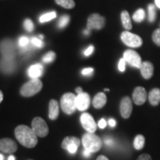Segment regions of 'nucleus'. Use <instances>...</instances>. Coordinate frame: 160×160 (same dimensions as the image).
I'll use <instances>...</instances> for the list:
<instances>
[{
	"label": "nucleus",
	"instance_id": "393cba45",
	"mask_svg": "<svg viewBox=\"0 0 160 160\" xmlns=\"http://www.w3.org/2000/svg\"><path fill=\"white\" fill-rule=\"evenodd\" d=\"M145 18V12L142 8L138 9L137 11L133 13V19L136 22H142Z\"/></svg>",
	"mask_w": 160,
	"mask_h": 160
},
{
	"label": "nucleus",
	"instance_id": "5701e85b",
	"mask_svg": "<svg viewBox=\"0 0 160 160\" xmlns=\"http://www.w3.org/2000/svg\"><path fill=\"white\" fill-rule=\"evenodd\" d=\"M145 137L142 135H137L135 137L134 141H133V146H134L135 149L141 150L143 148L144 145H145Z\"/></svg>",
	"mask_w": 160,
	"mask_h": 160
},
{
	"label": "nucleus",
	"instance_id": "ea45409f",
	"mask_svg": "<svg viewBox=\"0 0 160 160\" xmlns=\"http://www.w3.org/2000/svg\"><path fill=\"white\" fill-rule=\"evenodd\" d=\"M82 153H83V156H84V157H86V158H88V157H91V152L88 151H87V150H85V149H84V150H83Z\"/></svg>",
	"mask_w": 160,
	"mask_h": 160
},
{
	"label": "nucleus",
	"instance_id": "0eeeda50",
	"mask_svg": "<svg viewBox=\"0 0 160 160\" xmlns=\"http://www.w3.org/2000/svg\"><path fill=\"white\" fill-rule=\"evenodd\" d=\"M0 51L4 58L14 59L16 55V45L14 42L9 39L3 40L0 44Z\"/></svg>",
	"mask_w": 160,
	"mask_h": 160
},
{
	"label": "nucleus",
	"instance_id": "9b49d317",
	"mask_svg": "<svg viewBox=\"0 0 160 160\" xmlns=\"http://www.w3.org/2000/svg\"><path fill=\"white\" fill-rule=\"evenodd\" d=\"M80 122L84 129L88 133H94L97 131V124H96L93 117L88 113H83L80 117Z\"/></svg>",
	"mask_w": 160,
	"mask_h": 160
},
{
	"label": "nucleus",
	"instance_id": "c756f323",
	"mask_svg": "<svg viewBox=\"0 0 160 160\" xmlns=\"http://www.w3.org/2000/svg\"><path fill=\"white\" fill-rule=\"evenodd\" d=\"M24 28L28 32H32L34 29V25H33V22H32L31 19H26L25 21H24Z\"/></svg>",
	"mask_w": 160,
	"mask_h": 160
},
{
	"label": "nucleus",
	"instance_id": "f8f14e48",
	"mask_svg": "<svg viewBox=\"0 0 160 160\" xmlns=\"http://www.w3.org/2000/svg\"><path fill=\"white\" fill-rule=\"evenodd\" d=\"M119 110L121 116L124 119H128L131 117L132 110H133V105H132V101L128 97H124L121 100Z\"/></svg>",
	"mask_w": 160,
	"mask_h": 160
},
{
	"label": "nucleus",
	"instance_id": "4c0bfd02",
	"mask_svg": "<svg viewBox=\"0 0 160 160\" xmlns=\"http://www.w3.org/2000/svg\"><path fill=\"white\" fill-rule=\"evenodd\" d=\"M104 141H105V145H108V146L112 145L113 143V140L111 137H105V139H104Z\"/></svg>",
	"mask_w": 160,
	"mask_h": 160
},
{
	"label": "nucleus",
	"instance_id": "de8ad7c7",
	"mask_svg": "<svg viewBox=\"0 0 160 160\" xmlns=\"http://www.w3.org/2000/svg\"><path fill=\"white\" fill-rule=\"evenodd\" d=\"M8 160H15V157L13 156H10L8 158Z\"/></svg>",
	"mask_w": 160,
	"mask_h": 160
},
{
	"label": "nucleus",
	"instance_id": "a211bd4d",
	"mask_svg": "<svg viewBox=\"0 0 160 160\" xmlns=\"http://www.w3.org/2000/svg\"><path fill=\"white\" fill-rule=\"evenodd\" d=\"M1 69L5 73H9L14 71L15 62L14 59L11 58H3L1 61Z\"/></svg>",
	"mask_w": 160,
	"mask_h": 160
},
{
	"label": "nucleus",
	"instance_id": "a18cd8bd",
	"mask_svg": "<svg viewBox=\"0 0 160 160\" xmlns=\"http://www.w3.org/2000/svg\"><path fill=\"white\" fill-rule=\"evenodd\" d=\"M155 4L159 8H160V0H155Z\"/></svg>",
	"mask_w": 160,
	"mask_h": 160
},
{
	"label": "nucleus",
	"instance_id": "49530a36",
	"mask_svg": "<svg viewBox=\"0 0 160 160\" xmlns=\"http://www.w3.org/2000/svg\"><path fill=\"white\" fill-rule=\"evenodd\" d=\"M2 99H3V93H2V92L0 91V102L2 101Z\"/></svg>",
	"mask_w": 160,
	"mask_h": 160
},
{
	"label": "nucleus",
	"instance_id": "8fccbe9b",
	"mask_svg": "<svg viewBox=\"0 0 160 160\" xmlns=\"http://www.w3.org/2000/svg\"><path fill=\"white\" fill-rule=\"evenodd\" d=\"M0 160H4V157L2 154H0Z\"/></svg>",
	"mask_w": 160,
	"mask_h": 160
},
{
	"label": "nucleus",
	"instance_id": "79ce46f5",
	"mask_svg": "<svg viewBox=\"0 0 160 160\" xmlns=\"http://www.w3.org/2000/svg\"><path fill=\"white\" fill-rule=\"evenodd\" d=\"M97 160H109V159H108L106 157H105V156L101 155V156H99V157H98Z\"/></svg>",
	"mask_w": 160,
	"mask_h": 160
},
{
	"label": "nucleus",
	"instance_id": "412c9836",
	"mask_svg": "<svg viewBox=\"0 0 160 160\" xmlns=\"http://www.w3.org/2000/svg\"><path fill=\"white\" fill-rule=\"evenodd\" d=\"M148 100L151 105L153 106H157L159 105L160 103V89H152L148 94Z\"/></svg>",
	"mask_w": 160,
	"mask_h": 160
},
{
	"label": "nucleus",
	"instance_id": "a19ab883",
	"mask_svg": "<svg viewBox=\"0 0 160 160\" xmlns=\"http://www.w3.org/2000/svg\"><path fill=\"white\" fill-rule=\"evenodd\" d=\"M109 125L111 127H115L116 125V121L114 119H111L109 120Z\"/></svg>",
	"mask_w": 160,
	"mask_h": 160
},
{
	"label": "nucleus",
	"instance_id": "aec40b11",
	"mask_svg": "<svg viewBox=\"0 0 160 160\" xmlns=\"http://www.w3.org/2000/svg\"><path fill=\"white\" fill-rule=\"evenodd\" d=\"M107 102V97L105 93H99L95 96L93 99V105L95 108L99 109L104 107Z\"/></svg>",
	"mask_w": 160,
	"mask_h": 160
},
{
	"label": "nucleus",
	"instance_id": "cd10ccee",
	"mask_svg": "<svg viewBox=\"0 0 160 160\" xmlns=\"http://www.w3.org/2000/svg\"><path fill=\"white\" fill-rule=\"evenodd\" d=\"M70 22V17L68 15H63L60 17L58 21V28L60 29L64 28L66 26L68 25Z\"/></svg>",
	"mask_w": 160,
	"mask_h": 160
},
{
	"label": "nucleus",
	"instance_id": "e433bc0d",
	"mask_svg": "<svg viewBox=\"0 0 160 160\" xmlns=\"http://www.w3.org/2000/svg\"><path fill=\"white\" fill-rule=\"evenodd\" d=\"M137 160H152V158L149 154L143 153V154L140 155Z\"/></svg>",
	"mask_w": 160,
	"mask_h": 160
},
{
	"label": "nucleus",
	"instance_id": "4468645a",
	"mask_svg": "<svg viewBox=\"0 0 160 160\" xmlns=\"http://www.w3.org/2000/svg\"><path fill=\"white\" fill-rule=\"evenodd\" d=\"M0 151L5 153H13L17 151V145L11 139H0Z\"/></svg>",
	"mask_w": 160,
	"mask_h": 160
},
{
	"label": "nucleus",
	"instance_id": "09e8293b",
	"mask_svg": "<svg viewBox=\"0 0 160 160\" xmlns=\"http://www.w3.org/2000/svg\"><path fill=\"white\" fill-rule=\"evenodd\" d=\"M39 39H41L42 40H43V39H44V37L42 35H39Z\"/></svg>",
	"mask_w": 160,
	"mask_h": 160
},
{
	"label": "nucleus",
	"instance_id": "6ab92c4d",
	"mask_svg": "<svg viewBox=\"0 0 160 160\" xmlns=\"http://www.w3.org/2000/svg\"><path fill=\"white\" fill-rule=\"evenodd\" d=\"M48 117L52 120L57 119L59 117V105L55 99H51L49 102Z\"/></svg>",
	"mask_w": 160,
	"mask_h": 160
},
{
	"label": "nucleus",
	"instance_id": "f3484780",
	"mask_svg": "<svg viewBox=\"0 0 160 160\" xmlns=\"http://www.w3.org/2000/svg\"><path fill=\"white\" fill-rule=\"evenodd\" d=\"M44 67L41 64H35L30 66L28 69V74L31 79H39L42 75Z\"/></svg>",
	"mask_w": 160,
	"mask_h": 160
},
{
	"label": "nucleus",
	"instance_id": "4be33fe9",
	"mask_svg": "<svg viewBox=\"0 0 160 160\" xmlns=\"http://www.w3.org/2000/svg\"><path fill=\"white\" fill-rule=\"evenodd\" d=\"M121 20H122V25L123 27L125 28V29L129 31V30H131L132 28L131 20V17H130L128 12L126 11H123L122 12Z\"/></svg>",
	"mask_w": 160,
	"mask_h": 160
},
{
	"label": "nucleus",
	"instance_id": "1a4fd4ad",
	"mask_svg": "<svg viewBox=\"0 0 160 160\" xmlns=\"http://www.w3.org/2000/svg\"><path fill=\"white\" fill-rule=\"evenodd\" d=\"M105 25V19L101 15L98 13H93L91 14L88 19L87 29L89 31L95 29V30H101L103 28Z\"/></svg>",
	"mask_w": 160,
	"mask_h": 160
},
{
	"label": "nucleus",
	"instance_id": "dca6fc26",
	"mask_svg": "<svg viewBox=\"0 0 160 160\" xmlns=\"http://www.w3.org/2000/svg\"><path fill=\"white\" fill-rule=\"evenodd\" d=\"M153 70H154V68H153V64L148 61L143 62L140 68L141 74L145 79H151L152 76L153 75Z\"/></svg>",
	"mask_w": 160,
	"mask_h": 160
},
{
	"label": "nucleus",
	"instance_id": "37998d69",
	"mask_svg": "<svg viewBox=\"0 0 160 160\" xmlns=\"http://www.w3.org/2000/svg\"><path fill=\"white\" fill-rule=\"evenodd\" d=\"M76 92L78 93V94H79V93H82V88L80 87H78L77 88V89H76Z\"/></svg>",
	"mask_w": 160,
	"mask_h": 160
},
{
	"label": "nucleus",
	"instance_id": "f257e3e1",
	"mask_svg": "<svg viewBox=\"0 0 160 160\" xmlns=\"http://www.w3.org/2000/svg\"><path fill=\"white\" fill-rule=\"evenodd\" d=\"M14 133L18 142L28 148H32L37 145L38 142L37 136L33 129L28 126L19 125L16 128Z\"/></svg>",
	"mask_w": 160,
	"mask_h": 160
},
{
	"label": "nucleus",
	"instance_id": "9d476101",
	"mask_svg": "<svg viewBox=\"0 0 160 160\" xmlns=\"http://www.w3.org/2000/svg\"><path fill=\"white\" fill-rule=\"evenodd\" d=\"M80 139L75 137H65L62 143V148L67 150L71 154H74L80 145Z\"/></svg>",
	"mask_w": 160,
	"mask_h": 160
},
{
	"label": "nucleus",
	"instance_id": "423d86ee",
	"mask_svg": "<svg viewBox=\"0 0 160 160\" xmlns=\"http://www.w3.org/2000/svg\"><path fill=\"white\" fill-rule=\"evenodd\" d=\"M121 39L122 42L128 47L139 48L142 45V39L137 34H133L128 31H124L121 34Z\"/></svg>",
	"mask_w": 160,
	"mask_h": 160
},
{
	"label": "nucleus",
	"instance_id": "7ed1b4c3",
	"mask_svg": "<svg viewBox=\"0 0 160 160\" xmlns=\"http://www.w3.org/2000/svg\"><path fill=\"white\" fill-rule=\"evenodd\" d=\"M42 88V82L39 79H31L22 86L20 93L22 97H30L34 96Z\"/></svg>",
	"mask_w": 160,
	"mask_h": 160
},
{
	"label": "nucleus",
	"instance_id": "f03ea898",
	"mask_svg": "<svg viewBox=\"0 0 160 160\" xmlns=\"http://www.w3.org/2000/svg\"><path fill=\"white\" fill-rule=\"evenodd\" d=\"M82 143L84 149L87 150L91 153H96L101 149L102 142L100 138L94 134V133H87L82 138Z\"/></svg>",
	"mask_w": 160,
	"mask_h": 160
},
{
	"label": "nucleus",
	"instance_id": "2eb2a0df",
	"mask_svg": "<svg viewBox=\"0 0 160 160\" xmlns=\"http://www.w3.org/2000/svg\"><path fill=\"white\" fill-rule=\"evenodd\" d=\"M148 98L146 90L143 87H137L133 93V101L136 105H142L145 102Z\"/></svg>",
	"mask_w": 160,
	"mask_h": 160
},
{
	"label": "nucleus",
	"instance_id": "20e7f679",
	"mask_svg": "<svg viewBox=\"0 0 160 160\" xmlns=\"http://www.w3.org/2000/svg\"><path fill=\"white\" fill-rule=\"evenodd\" d=\"M76 96L72 93H65L61 98L62 110L66 114L71 115L77 109V105H76Z\"/></svg>",
	"mask_w": 160,
	"mask_h": 160
},
{
	"label": "nucleus",
	"instance_id": "c85d7f7f",
	"mask_svg": "<svg viewBox=\"0 0 160 160\" xmlns=\"http://www.w3.org/2000/svg\"><path fill=\"white\" fill-rule=\"evenodd\" d=\"M56 59V53L53 51H50L42 58V61L45 63H51Z\"/></svg>",
	"mask_w": 160,
	"mask_h": 160
},
{
	"label": "nucleus",
	"instance_id": "7c9ffc66",
	"mask_svg": "<svg viewBox=\"0 0 160 160\" xmlns=\"http://www.w3.org/2000/svg\"><path fill=\"white\" fill-rule=\"evenodd\" d=\"M31 44L33 46H36L37 48H42L43 47L44 44L43 40H42L41 39H39V37H33L31 38Z\"/></svg>",
	"mask_w": 160,
	"mask_h": 160
},
{
	"label": "nucleus",
	"instance_id": "72a5a7b5",
	"mask_svg": "<svg viewBox=\"0 0 160 160\" xmlns=\"http://www.w3.org/2000/svg\"><path fill=\"white\" fill-rule=\"evenodd\" d=\"M125 65H126V62L125 60L123 59H121L119 62V65H118V68H119V71L121 72H124L125 70Z\"/></svg>",
	"mask_w": 160,
	"mask_h": 160
},
{
	"label": "nucleus",
	"instance_id": "39448f33",
	"mask_svg": "<svg viewBox=\"0 0 160 160\" xmlns=\"http://www.w3.org/2000/svg\"><path fill=\"white\" fill-rule=\"evenodd\" d=\"M31 125L32 129L37 137H45L48 134V126L42 118L35 117L32 121Z\"/></svg>",
	"mask_w": 160,
	"mask_h": 160
},
{
	"label": "nucleus",
	"instance_id": "f704fd0d",
	"mask_svg": "<svg viewBox=\"0 0 160 160\" xmlns=\"http://www.w3.org/2000/svg\"><path fill=\"white\" fill-rule=\"evenodd\" d=\"M93 51H94V47H93V45H91L89 46L88 48H86L85 50V51H84V55L85 56V57H89V56H91L92 53H93Z\"/></svg>",
	"mask_w": 160,
	"mask_h": 160
},
{
	"label": "nucleus",
	"instance_id": "a878e982",
	"mask_svg": "<svg viewBox=\"0 0 160 160\" xmlns=\"http://www.w3.org/2000/svg\"><path fill=\"white\" fill-rule=\"evenodd\" d=\"M56 17H57V13L55 11H51L49 12V13L42 15L39 18V22L41 23H44L46 22H48L51 19H55Z\"/></svg>",
	"mask_w": 160,
	"mask_h": 160
},
{
	"label": "nucleus",
	"instance_id": "c03bdc74",
	"mask_svg": "<svg viewBox=\"0 0 160 160\" xmlns=\"http://www.w3.org/2000/svg\"><path fill=\"white\" fill-rule=\"evenodd\" d=\"M90 31H89L88 29H86V30H85V31H84V35H86V36H88V35H89L90 34Z\"/></svg>",
	"mask_w": 160,
	"mask_h": 160
},
{
	"label": "nucleus",
	"instance_id": "bb28decb",
	"mask_svg": "<svg viewBox=\"0 0 160 160\" xmlns=\"http://www.w3.org/2000/svg\"><path fill=\"white\" fill-rule=\"evenodd\" d=\"M148 20L150 22H153L155 21L156 17H157V12H156L155 6L152 4H150L148 7Z\"/></svg>",
	"mask_w": 160,
	"mask_h": 160
},
{
	"label": "nucleus",
	"instance_id": "ddd939ff",
	"mask_svg": "<svg viewBox=\"0 0 160 160\" xmlns=\"http://www.w3.org/2000/svg\"><path fill=\"white\" fill-rule=\"evenodd\" d=\"M91 103V98L87 93H79L76 97V105L77 108L80 111H85L89 108Z\"/></svg>",
	"mask_w": 160,
	"mask_h": 160
},
{
	"label": "nucleus",
	"instance_id": "58836bf2",
	"mask_svg": "<svg viewBox=\"0 0 160 160\" xmlns=\"http://www.w3.org/2000/svg\"><path fill=\"white\" fill-rule=\"evenodd\" d=\"M106 125H107V124H106V121L104 119H102L101 120H99V123H98V125H99V127L102 129L105 128L106 127Z\"/></svg>",
	"mask_w": 160,
	"mask_h": 160
},
{
	"label": "nucleus",
	"instance_id": "2f4dec72",
	"mask_svg": "<svg viewBox=\"0 0 160 160\" xmlns=\"http://www.w3.org/2000/svg\"><path fill=\"white\" fill-rule=\"evenodd\" d=\"M19 47L21 48V49L25 48L27 47L28 45H29L30 40L29 38L28 37H25V36H23V37H21L19 39Z\"/></svg>",
	"mask_w": 160,
	"mask_h": 160
},
{
	"label": "nucleus",
	"instance_id": "c9c22d12",
	"mask_svg": "<svg viewBox=\"0 0 160 160\" xmlns=\"http://www.w3.org/2000/svg\"><path fill=\"white\" fill-rule=\"evenodd\" d=\"M93 73V68H87L82 71V74L84 76H91Z\"/></svg>",
	"mask_w": 160,
	"mask_h": 160
},
{
	"label": "nucleus",
	"instance_id": "b1692460",
	"mask_svg": "<svg viewBox=\"0 0 160 160\" xmlns=\"http://www.w3.org/2000/svg\"><path fill=\"white\" fill-rule=\"evenodd\" d=\"M56 3L67 9H72L75 7L73 0H55Z\"/></svg>",
	"mask_w": 160,
	"mask_h": 160
},
{
	"label": "nucleus",
	"instance_id": "6e6552de",
	"mask_svg": "<svg viewBox=\"0 0 160 160\" xmlns=\"http://www.w3.org/2000/svg\"><path fill=\"white\" fill-rule=\"evenodd\" d=\"M123 59L125 60L127 63H128L132 67L139 68L142 65V59L137 52H136L133 50H127L124 52L123 53Z\"/></svg>",
	"mask_w": 160,
	"mask_h": 160
},
{
	"label": "nucleus",
	"instance_id": "3c124183",
	"mask_svg": "<svg viewBox=\"0 0 160 160\" xmlns=\"http://www.w3.org/2000/svg\"><path fill=\"white\" fill-rule=\"evenodd\" d=\"M105 91H109V89H105Z\"/></svg>",
	"mask_w": 160,
	"mask_h": 160
},
{
	"label": "nucleus",
	"instance_id": "473e14b6",
	"mask_svg": "<svg viewBox=\"0 0 160 160\" xmlns=\"http://www.w3.org/2000/svg\"><path fill=\"white\" fill-rule=\"evenodd\" d=\"M152 39H153V42L160 47V28L157 29L153 32V35H152Z\"/></svg>",
	"mask_w": 160,
	"mask_h": 160
}]
</instances>
